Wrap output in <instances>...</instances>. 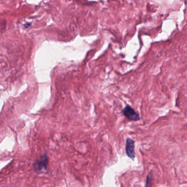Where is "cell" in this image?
<instances>
[{"label":"cell","mask_w":187,"mask_h":187,"mask_svg":"<svg viewBox=\"0 0 187 187\" xmlns=\"http://www.w3.org/2000/svg\"><path fill=\"white\" fill-rule=\"evenodd\" d=\"M123 113L127 119L131 121H138L140 120V117L135 110L129 105H127L123 109Z\"/></svg>","instance_id":"cell-1"},{"label":"cell","mask_w":187,"mask_h":187,"mask_svg":"<svg viewBox=\"0 0 187 187\" xmlns=\"http://www.w3.org/2000/svg\"><path fill=\"white\" fill-rule=\"evenodd\" d=\"M48 164V158L46 155H43L40 157L34 164L35 171L37 172H41L46 170Z\"/></svg>","instance_id":"cell-2"},{"label":"cell","mask_w":187,"mask_h":187,"mask_svg":"<svg viewBox=\"0 0 187 187\" xmlns=\"http://www.w3.org/2000/svg\"><path fill=\"white\" fill-rule=\"evenodd\" d=\"M126 153L127 157L133 160L135 157V141L128 138L126 141Z\"/></svg>","instance_id":"cell-3"}]
</instances>
